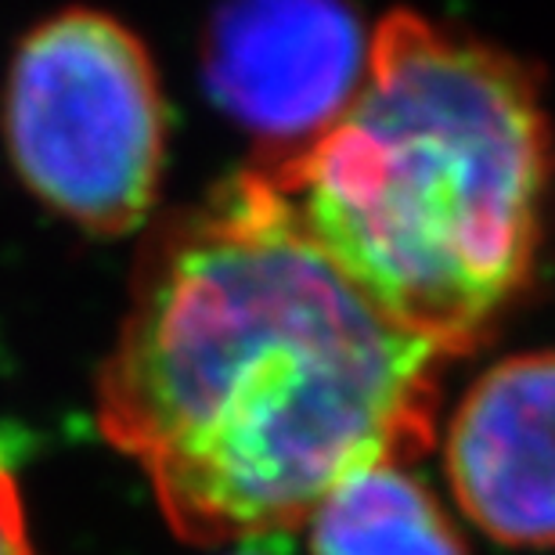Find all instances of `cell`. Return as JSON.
I'll use <instances>...</instances> for the list:
<instances>
[{
  "label": "cell",
  "instance_id": "1",
  "mask_svg": "<svg viewBox=\"0 0 555 555\" xmlns=\"http://www.w3.org/2000/svg\"><path fill=\"white\" fill-rule=\"evenodd\" d=\"M437 369L249 166L149 238L98 426L177 538L228 545L304 527L353 469L426 454Z\"/></svg>",
  "mask_w": 555,
  "mask_h": 555
},
{
  "label": "cell",
  "instance_id": "2",
  "mask_svg": "<svg viewBox=\"0 0 555 555\" xmlns=\"http://www.w3.org/2000/svg\"><path fill=\"white\" fill-rule=\"evenodd\" d=\"M253 170L386 321L448 361L491 336L534 271L552 130L513 54L393 11L347 116L299 159Z\"/></svg>",
  "mask_w": 555,
  "mask_h": 555
},
{
  "label": "cell",
  "instance_id": "3",
  "mask_svg": "<svg viewBox=\"0 0 555 555\" xmlns=\"http://www.w3.org/2000/svg\"><path fill=\"white\" fill-rule=\"evenodd\" d=\"M8 149L33 195L94 235L134 231L163 173V94L144 43L102 11H62L18 43Z\"/></svg>",
  "mask_w": 555,
  "mask_h": 555
},
{
  "label": "cell",
  "instance_id": "4",
  "mask_svg": "<svg viewBox=\"0 0 555 555\" xmlns=\"http://www.w3.org/2000/svg\"><path fill=\"white\" fill-rule=\"evenodd\" d=\"M372 33L332 0H257L209 18L203 69L214 102L285 166L328 134L361 94Z\"/></svg>",
  "mask_w": 555,
  "mask_h": 555
},
{
  "label": "cell",
  "instance_id": "5",
  "mask_svg": "<svg viewBox=\"0 0 555 555\" xmlns=\"http://www.w3.org/2000/svg\"><path fill=\"white\" fill-rule=\"evenodd\" d=\"M448 480L483 534L555 548V350L480 375L451 418Z\"/></svg>",
  "mask_w": 555,
  "mask_h": 555
},
{
  "label": "cell",
  "instance_id": "6",
  "mask_svg": "<svg viewBox=\"0 0 555 555\" xmlns=\"http://www.w3.org/2000/svg\"><path fill=\"white\" fill-rule=\"evenodd\" d=\"M307 527L314 555H465L437 498L401 462L347 473Z\"/></svg>",
  "mask_w": 555,
  "mask_h": 555
},
{
  "label": "cell",
  "instance_id": "7",
  "mask_svg": "<svg viewBox=\"0 0 555 555\" xmlns=\"http://www.w3.org/2000/svg\"><path fill=\"white\" fill-rule=\"evenodd\" d=\"M0 555H37L26 527V508H22L15 473L8 469L4 454H0Z\"/></svg>",
  "mask_w": 555,
  "mask_h": 555
}]
</instances>
